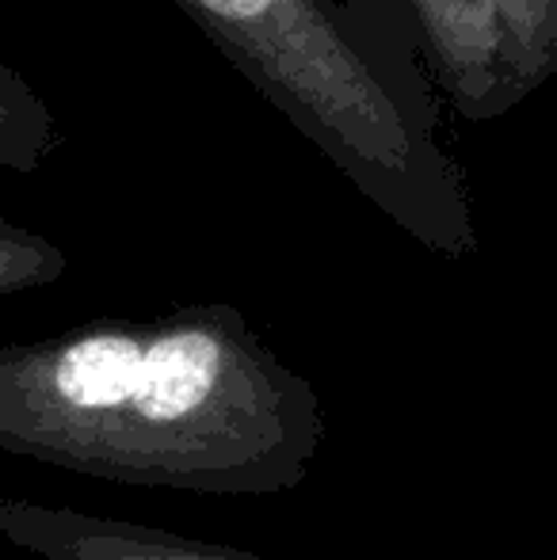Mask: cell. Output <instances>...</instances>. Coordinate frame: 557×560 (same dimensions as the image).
Returning <instances> with one entry per match:
<instances>
[{"instance_id":"cell-6","label":"cell","mask_w":557,"mask_h":560,"mask_svg":"<svg viewBox=\"0 0 557 560\" xmlns=\"http://www.w3.org/2000/svg\"><path fill=\"white\" fill-rule=\"evenodd\" d=\"M508 58L531 92L557 69V0H497Z\"/></svg>"},{"instance_id":"cell-3","label":"cell","mask_w":557,"mask_h":560,"mask_svg":"<svg viewBox=\"0 0 557 560\" xmlns=\"http://www.w3.org/2000/svg\"><path fill=\"white\" fill-rule=\"evenodd\" d=\"M439 89L469 122L504 115L527 92L508 58L497 0H405Z\"/></svg>"},{"instance_id":"cell-2","label":"cell","mask_w":557,"mask_h":560,"mask_svg":"<svg viewBox=\"0 0 557 560\" xmlns=\"http://www.w3.org/2000/svg\"><path fill=\"white\" fill-rule=\"evenodd\" d=\"M214 50L394 225L462 259L477 248L466 176L436 133L423 77L344 0H176Z\"/></svg>"},{"instance_id":"cell-8","label":"cell","mask_w":557,"mask_h":560,"mask_svg":"<svg viewBox=\"0 0 557 560\" xmlns=\"http://www.w3.org/2000/svg\"><path fill=\"white\" fill-rule=\"evenodd\" d=\"M348 12L359 20V27L390 54L402 69H413L420 73L417 66V27H413V15L405 0H344Z\"/></svg>"},{"instance_id":"cell-7","label":"cell","mask_w":557,"mask_h":560,"mask_svg":"<svg viewBox=\"0 0 557 560\" xmlns=\"http://www.w3.org/2000/svg\"><path fill=\"white\" fill-rule=\"evenodd\" d=\"M66 267V252L54 241L31 233L23 225L0 222V298L46 287V282L61 279Z\"/></svg>"},{"instance_id":"cell-4","label":"cell","mask_w":557,"mask_h":560,"mask_svg":"<svg viewBox=\"0 0 557 560\" xmlns=\"http://www.w3.org/2000/svg\"><path fill=\"white\" fill-rule=\"evenodd\" d=\"M0 538L38 560H264L192 534L0 495Z\"/></svg>"},{"instance_id":"cell-1","label":"cell","mask_w":557,"mask_h":560,"mask_svg":"<svg viewBox=\"0 0 557 560\" xmlns=\"http://www.w3.org/2000/svg\"><path fill=\"white\" fill-rule=\"evenodd\" d=\"M317 389L233 305L0 347V450L115 485L271 495L310 477Z\"/></svg>"},{"instance_id":"cell-5","label":"cell","mask_w":557,"mask_h":560,"mask_svg":"<svg viewBox=\"0 0 557 560\" xmlns=\"http://www.w3.org/2000/svg\"><path fill=\"white\" fill-rule=\"evenodd\" d=\"M58 118L35 89L0 58V164L35 172L58 149Z\"/></svg>"}]
</instances>
